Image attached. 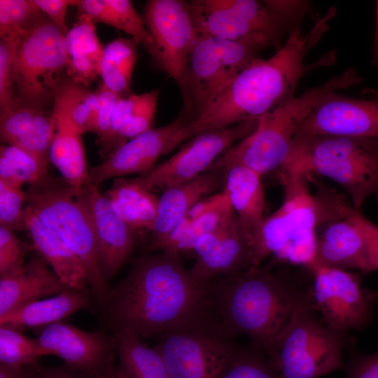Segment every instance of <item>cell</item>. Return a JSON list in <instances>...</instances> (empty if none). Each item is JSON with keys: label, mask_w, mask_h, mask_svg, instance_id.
<instances>
[{"label": "cell", "mask_w": 378, "mask_h": 378, "mask_svg": "<svg viewBox=\"0 0 378 378\" xmlns=\"http://www.w3.org/2000/svg\"><path fill=\"white\" fill-rule=\"evenodd\" d=\"M98 310L108 332L127 330L141 339L181 328L216 329L209 281H195L181 253L172 251L136 258Z\"/></svg>", "instance_id": "6da1fadb"}, {"label": "cell", "mask_w": 378, "mask_h": 378, "mask_svg": "<svg viewBox=\"0 0 378 378\" xmlns=\"http://www.w3.org/2000/svg\"><path fill=\"white\" fill-rule=\"evenodd\" d=\"M330 8L307 33L300 30L302 19L294 25L285 43L268 59L258 57L243 69L223 94L197 119L188 122L192 138L204 131L223 129L235 124L258 120L293 98L299 80L309 71L328 66L335 59L325 55L312 64L304 60L328 29L335 16Z\"/></svg>", "instance_id": "7a4b0ae2"}, {"label": "cell", "mask_w": 378, "mask_h": 378, "mask_svg": "<svg viewBox=\"0 0 378 378\" xmlns=\"http://www.w3.org/2000/svg\"><path fill=\"white\" fill-rule=\"evenodd\" d=\"M216 328L235 337L246 335L265 352L309 295L267 266H253L209 281Z\"/></svg>", "instance_id": "3957f363"}, {"label": "cell", "mask_w": 378, "mask_h": 378, "mask_svg": "<svg viewBox=\"0 0 378 378\" xmlns=\"http://www.w3.org/2000/svg\"><path fill=\"white\" fill-rule=\"evenodd\" d=\"M351 69H346L322 85L293 97L258 120L251 134L223 153L211 168L225 171L237 165L260 176L280 169L290 152L296 132L316 106L327 95L356 85Z\"/></svg>", "instance_id": "277c9868"}, {"label": "cell", "mask_w": 378, "mask_h": 378, "mask_svg": "<svg viewBox=\"0 0 378 378\" xmlns=\"http://www.w3.org/2000/svg\"><path fill=\"white\" fill-rule=\"evenodd\" d=\"M281 171L331 178L360 210L364 201H378V139L337 135L295 138Z\"/></svg>", "instance_id": "5b68a950"}, {"label": "cell", "mask_w": 378, "mask_h": 378, "mask_svg": "<svg viewBox=\"0 0 378 378\" xmlns=\"http://www.w3.org/2000/svg\"><path fill=\"white\" fill-rule=\"evenodd\" d=\"M284 199L281 206L265 217L253 244V266L261 265L290 242L316 233L325 223L347 216L354 209L344 196L325 186L312 195L308 175L281 171Z\"/></svg>", "instance_id": "8992f818"}, {"label": "cell", "mask_w": 378, "mask_h": 378, "mask_svg": "<svg viewBox=\"0 0 378 378\" xmlns=\"http://www.w3.org/2000/svg\"><path fill=\"white\" fill-rule=\"evenodd\" d=\"M26 206L48 227L56 232L83 264L90 290L97 309L111 286L102 276L98 260L93 221L83 187L74 188L50 175L29 186Z\"/></svg>", "instance_id": "52a82bcc"}, {"label": "cell", "mask_w": 378, "mask_h": 378, "mask_svg": "<svg viewBox=\"0 0 378 378\" xmlns=\"http://www.w3.org/2000/svg\"><path fill=\"white\" fill-rule=\"evenodd\" d=\"M270 46V40L262 33L236 40L200 35L190 54L184 85L180 90L184 108L181 115L188 122L197 119L237 74Z\"/></svg>", "instance_id": "ba28073f"}, {"label": "cell", "mask_w": 378, "mask_h": 378, "mask_svg": "<svg viewBox=\"0 0 378 378\" xmlns=\"http://www.w3.org/2000/svg\"><path fill=\"white\" fill-rule=\"evenodd\" d=\"M309 295L264 352L281 378H319L345 368V332L314 314Z\"/></svg>", "instance_id": "9c48e42d"}, {"label": "cell", "mask_w": 378, "mask_h": 378, "mask_svg": "<svg viewBox=\"0 0 378 378\" xmlns=\"http://www.w3.org/2000/svg\"><path fill=\"white\" fill-rule=\"evenodd\" d=\"M64 35L46 16L20 37L15 62V87L19 106L44 109L66 70Z\"/></svg>", "instance_id": "30bf717a"}, {"label": "cell", "mask_w": 378, "mask_h": 378, "mask_svg": "<svg viewBox=\"0 0 378 378\" xmlns=\"http://www.w3.org/2000/svg\"><path fill=\"white\" fill-rule=\"evenodd\" d=\"M155 347L170 378H220L240 348L234 337L206 327L165 332Z\"/></svg>", "instance_id": "8fae6325"}, {"label": "cell", "mask_w": 378, "mask_h": 378, "mask_svg": "<svg viewBox=\"0 0 378 378\" xmlns=\"http://www.w3.org/2000/svg\"><path fill=\"white\" fill-rule=\"evenodd\" d=\"M142 18L153 38L147 52L181 90L190 54L200 36L194 24L189 2L149 0L144 6Z\"/></svg>", "instance_id": "7c38bea8"}, {"label": "cell", "mask_w": 378, "mask_h": 378, "mask_svg": "<svg viewBox=\"0 0 378 378\" xmlns=\"http://www.w3.org/2000/svg\"><path fill=\"white\" fill-rule=\"evenodd\" d=\"M189 4L200 35L236 40L262 33L277 50L289 26L262 1L192 0Z\"/></svg>", "instance_id": "4fadbf2b"}, {"label": "cell", "mask_w": 378, "mask_h": 378, "mask_svg": "<svg viewBox=\"0 0 378 378\" xmlns=\"http://www.w3.org/2000/svg\"><path fill=\"white\" fill-rule=\"evenodd\" d=\"M307 269L314 276L311 304L325 323L345 332L367 323L376 294L362 287L358 274L316 264Z\"/></svg>", "instance_id": "5bb4252c"}, {"label": "cell", "mask_w": 378, "mask_h": 378, "mask_svg": "<svg viewBox=\"0 0 378 378\" xmlns=\"http://www.w3.org/2000/svg\"><path fill=\"white\" fill-rule=\"evenodd\" d=\"M258 120L199 133L169 159L134 179L152 191L191 181L209 170L227 149L254 132Z\"/></svg>", "instance_id": "9a60e30c"}, {"label": "cell", "mask_w": 378, "mask_h": 378, "mask_svg": "<svg viewBox=\"0 0 378 378\" xmlns=\"http://www.w3.org/2000/svg\"><path fill=\"white\" fill-rule=\"evenodd\" d=\"M36 339L43 356H58L88 378H112L117 358L113 333L85 331L60 321L41 328Z\"/></svg>", "instance_id": "2e32d148"}, {"label": "cell", "mask_w": 378, "mask_h": 378, "mask_svg": "<svg viewBox=\"0 0 378 378\" xmlns=\"http://www.w3.org/2000/svg\"><path fill=\"white\" fill-rule=\"evenodd\" d=\"M187 122L181 114L164 126L153 128L130 139L90 169V183L99 187L110 178L150 172L161 156L187 141L184 132Z\"/></svg>", "instance_id": "e0dca14e"}, {"label": "cell", "mask_w": 378, "mask_h": 378, "mask_svg": "<svg viewBox=\"0 0 378 378\" xmlns=\"http://www.w3.org/2000/svg\"><path fill=\"white\" fill-rule=\"evenodd\" d=\"M372 94V99L349 97L339 92L329 94L302 122L295 138L337 135L378 139V92Z\"/></svg>", "instance_id": "ac0fdd59"}, {"label": "cell", "mask_w": 378, "mask_h": 378, "mask_svg": "<svg viewBox=\"0 0 378 378\" xmlns=\"http://www.w3.org/2000/svg\"><path fill=\"white\" fill-rule=\"evenodd\" d=\"M372 224L354 208L347 216L321 225L312 264L368 273Z\"/></svg>", "instance_id": "d6986e66"}, {"label": "cell", "mask_w": 378, "mask_h": 378, "mask_svg": "<svg viewBox=\"0 0 378 378\" xmlns=\"http://www.w3.org/2000/svg\"><path fill=\"white\" fill-rule=\"evenodd\" d=\"M196 259L189 272L200 283L253 266L251 239L242 230L236 214L196 241Z\"/></svg>", "instance_id": "ffe728a7"}, {"label": "cell", "mask_w": 378, "mask_h": 378, "mask_svg": "<svg viewBox=\"0 0 378 378\" xmlns=\"http://www.w3.org/2000/svg\"><path fill=\"white\" fill-rule=\"evenodd\" d=\"M83 190L93 221L100 270L108 284L129 258L136 234L99 187L89 183Z\"/></svg>", "instance_id": "44dd1931"}, {"label": "cell", "mask_w": 378, "mask_h": 378, "mask_svg": "<svg viewBox=\"0 0 378 378\" xmlns=\"http://www.w3.org/2000/svg\"><path fill=\"white\" fill-rule=\"evenodd\" d=\"M225 172L210 168L186 183L163 189L159 197L153 230L150 248L160 250L176 227L200 200L211 195L224 185Z\"/></svg>", "instance_id": "7402d4cb"}, {"label": "cell", "mask_w": 378, "mask_h": 378, "mask_svg": "<svg viewBox=\"0 0 378 378\" xmlns=\"http://www.w3.org/2000/svg\"><path fill=\"white\" fill-rule=\"evenodd\" d=\"M48 265L40 255H34L22 267L0 276V316L71 289Z\"/></svg>", "instance_id": "603a6c76"}, {"label": "cell", "mask_w": 378, "mask_h": 378, "mask_svg": "<svg viewBox=\"0 0 378 378\" xmlns=\"http://www.w3.org/2000/svg\"><path fill=\"white\" fill-rule=\"evenodd\" d=\"M25 211V230L38 255L68 287L87 289L90 286L89 276L79 258L56 232L46 226L27 206Z\"/></svg>", "instance_id": "cb8c5ba5"}, {"label": "cell", "mask_w": 378, "mask_h": 378, "mask_svg": "<svg viewBox=\"0 0 378 378\" xmlns=\"http://www.w3.org/2000/svg\"><path fill=\"white\" fill-rule=\"evenodd\" d=\"M92 296L88 289H69L56 295L29 303L5 316L0 326L23 332L43 328L62 320L82 309L92 307Z\"/></svg>", "instance_id": "d4e9b609"}, {"label": "cell", "mask_w": 378, "mask_h": 378, "mask_svg": "<svg viewBox=\"0 0 378 378\" xmlns=\"http://www.w3.org/2000/svg\"><path fill=\"white\" fill-rule=\"evenodd\" d=\"M225 172L223 190L237 217L242 230L251 239L264 219L265 192L261 176L246 167L237 165Z\"/></svg>", "instance_id": "484cf974"}, {"label": "cell", "mask_w": 378, "mask_h": 378, "mask_svg": "<svg viewBox=\"0 0 378 378\" xmlns=\"http://www.w3.org/2000/svg\"><path fill=\"white\" fill-rule=\"evenodd\" d=\"M94 24L89 16L80 13L77 22L64 36L66 76L85 87L100 76L104 54Z\"/></svg>", "instance_id": "4316f807"}, {"label": "cell", "mask_w": 378, "mask_h": 378, "mask_svg": "<svg viewBox=\"0 0 378 378\" xmlns=\"http://www.w3.org/2000/svg\"><path fill=\"white\" fill-rule=\"evenodd\" d=\"M115 209L136 234L150 233L159 197L134 178H117L106 192Z\"/></svg>", "instance_id": "83f0119b"}, {"label": "cell", "mask_w": 378, "mask_h": 378, "mask_svg": "<svg viewBox=\"0 0 378 378\" xmlns=\"http://www.w3.org/2000/svg\"><path fill=\"white\" fill-rule=\"evenodd\" d=\"M115 341V365L112 378H170L155 346L127 330L112 332Z\"/></svg>", "instance_id": "f1b7e54d"}, {"label": "cell", "mask_w": 378, "mask_h": 378, "mask_svg": "<svg viewBox=\"0 0 378 378\" xmlns=\"http://www.w3.org/2000/svg\"><path fill=\"white\" fill-rule=\"evenodd\" d=\"M135 38L118 37L104 47L100 76L102 83L122 98L133 93L132 76L138 58V45Z\"/></svg>", "instance_id": "f546056e"}, {"label": "cell", "mask_w": 378, "mask_h": 378, "mask_svg": "<svg viewBox=\"0 0 378 378\" xmlns=\"http://www.w3.org/2000/svg\"><path fill=\"white\" fill-rule=\"evenodd\" d=\"M89 90L67 76L59 84L53 98L52 114L56 131L83 135L90 132L86 97Z\"/></svg>", "instance_id": "4dcf8cb0"}, {"label": "cell", "mask_w": 378, "mask_h": 378, "mask_svg": "<svg viewBox=\"0 0 378 378\" xmlns=\"http://www.w3.org/2000/svg\"><path fill=\"white\" fill-rule=\"evenodd\" d=\"M50 160L70 186L81 188L90 183L82 135L56 131L50 146Z\"/></svg>", "instance_id": "1f68e13d"}, {"label": "cell", "mask_w": 378, "mask_h": 378, "mask_svg": "<svg viewBox=\"0 0 378 378\" xmlns=\"http://www.w3.org/2000/svg\"><path fill=\"white\" fill-rule=\"evenodd\" d=\"M48 170L43 168L31 155L11 145L0 147V179L22 186L34 185L48 176Z\"/></svg>", "instance_id": "d6a6232c"}, {"label": "cell", "mask_w": 378, "mask_h": 378, "mask_svg": "<svg viewBox=\"0 0 378 378\" xmlns=\"http://www.w3.org/2000/svg\"><path fill=\"white\" fill-rule=\"evenodd\" d=\"M43 356L36 338L23 332L0 326V365L10 368H25L37 365Z\"/></svg>", "instance_id": "836d02e7"}, {"label": "cell", "mask_w": 378, "mask_h": 378, "mask_svg": "<svg viewBox=\"0 0 378 378\" xmlns=\"http://www.w3.org/2000/svg\"><path fill=\"white\" fill-rule=\"evenodd\" d=\"M55 132L52 112L41 110L29 130L13 146L25 151L43 168L48 170L50 150Z\"/></svg>", "instance_id": "e575fe53"}, {"label": "cell", "mask_w": 378, "mask_h": 378, "mask_svg": "<svg viewBox=\"0 0 378 378\" xmlns=\"http://www.w3.org/2000/svg\"><path fill=\"white\" fill-rule=\"evenodd\" d=\"M46 17L34 0H0V36H22Z\"/></svg>", "instance_id": "d590c367"}, {"label": "cell", "mask_w": 378, "mask_h": 378, "mask_svg": "<svg viewBox=\"0 0 378 378\" xmlns=\"http://www.w3.org/2000/svg\"><path fill=\"white\" fill-rule=\"evenodd\" d=\"M240 347L220 378H281L265 353Z\"/></svg>", "instance_id": "8d00e7d4"}, {"label": "cell", "mask_w": 378, "mask_h": 378, "mask_svg": "<svg viewBox=\"0 0 378 378\" xmlns=\"http://www.w3.org/2000/svg\"><path fill=\"white\" fill-rule=\"evenodd\" d=\"M20 37L0 36V114L18 106L15 87V53Z\"/></svg>", "instance_id": "74e56055"}, {"label": "cell", "mask_w": 378, "mask_h": 378, "mask_svg": "<svg viewBox=\"0 0 378 378\" xmlns=\"http://www.w3.org/2000/svg\"><path fill=\"white\" fill-rule=\"evenodd\" d=\"M160 92V88H157L137 94L132 112L118 132V148L128 139L153 129Z\"/></svg>", "instance_id": "f35d334b"}, {"label": "cell", "mask_w": 378, "mask_h": 378, "mask_svg": "<svg viewBox=\"0 0 378 378\" xmlns=\"http://www.w3.org/2000/svg\"><path fill=\"white\" fill-rule=\"evenodd\" d=\"M27 195L22 186L0 179V226L25 230Z\"/></svg>", "instance_id": "ab89813d"}, {"label": "cell", "mask_w": 378, "mask_h": 378, "mask_svg": "<svg viewBox=\"0 0 378 378\" xmlns=\"http://www.w3.org/2000/svg\"><path fill=\"white\" fill-rule=\"evenodd\" d=\"M113 9L118 22V29L130 35L143 44L147 50L153 44V38L143 18L136 13L129 0H106Z\"/></svg>", "instance_id": "60d3db41"}, {"label": "cell", "mask_w": 378, "mask_h": 378, "mask_svg": "<svg viewBox=\"0 0 378 378\" xmlns=\"http://www.w3.org/2000/svg\"><path fill=\"white\" fill-rule=\"evenodd\" d=\"M27 106L0 114V138L4 145H14L31 127L40 111Z\"/></svg>", "instance_id": "b9f144b4"}, {"label": "cell", "mask_w": 378, "mask_h": 378, "mask_svg": "<svg viewBox=\"0 0 378 378\" xmlns=\"http://www.w3.org/2000/svg\"><path fill=\"white\" fill-rule=\"evenodd\" d=\"M27 252L15 231L0 226V276L22 267Z\"/></svg>", "instance_id": "7bdbcfd3"}, {"label": "cell", "mask_w": 378, "mask_h": 378, "mask_svg": "<svg viewBox=\"0 0 378 378\" xmlns=\"http://www.w3.org/2000/svg\"><path fill=\"white\" fill-rule=\"evenodd\" d=\"M137 94L121 98L118 102L110 121L109 129L104 141L98 146L102 161L105 160L118 148V132L120 127L130 115Z\"/></svg>", "instance_id": "ee69618b"}, {"label": "cell", "mask_w": 378, "mask_h": 378, "mask_svg": "<svg viewBox=\"0 0 378 378\" xmlns=\"http://www.w3.org/2000/svg\"><path fill=\"white\" fill-rule=\"evenodd\" d=\"M99 94V110L95 134L96 144H101L108 133L113 110L120 97L109 90L102 82L97 88Z\"/></svg>", "instance_id": "f6af8a7d"}, {"label": "cell", "mask_w": 378, "mask_h": 378, "mask_svg": "<svg viewBox=\"0 0 378 378\" xmlns=\"http://www.w3.org/2000/svg\"><path fill=\"white\" fill-rule=\"evenodd\" d=\"M35 4L48 19L65 35L66 14L69 6H76L78 0H34Z\"/></svg>", "instance_id": "bcb514c9"}, {"label": "cell", "mask_w": 378, "mask_h": 378, "mask_svg": "<svg viewBox=\"0 0 378 378\" xmlns=\"http://www.w3.org/2000/svg\"><path fill=\"white\" fill-rule=\"evenodd\" d=\"M347 378H378V351L368 356H351L347 368Z\"/></svg>", "instance_id": "7dc6e473"}, {"label": "cell", "mask_w": 378, "mask_h": 378, "mask_svg": "<svg viewBox=\"0 0 378 378\" xmlns=\"http://www.w3.org/2000/svg\"><path fill=\"white\" fill-rule=\"evenodd\" d=\"M33 378H88L83 374L66 365L51 368H41L37 365L34 370Z\"/></svg>", "instance_id": "c3c4849f"}, {"label": "cell", "mask_w": 378, "mask_h": 378, "mask_svg": "<svg viewBox=\"0 0 378 378\" xmlns=\"http://www.w3.org/2000/svg\"><path fill=\"white\" fill-rule=\"evenodd\" d=\"M37 365L25 368H10L0 365V378H33L34 370Z\"/></svg>", "instance_id": "681fc988"}, {"label": "cell", "mask_w": 378, "mask_h": 378, "mask_svg": "<svg viewBox=\"0 0 378 378\" xmlns=\"http://www.w3.org/2000/svg\"><path fill=\"white\" fill-rule=\"evenodd\" d=\"M376 270H378V225L372 223L368 273Z\"/></svg>", "instance_id": "f907efd6"}, {"label": "cell", "mask_w": 378, "mask_h": 378, "mask_svg": "<svg viewBox=\"0 0 378 378\" xmlns=\"http://www.w3.org/2000/svg\"><path fill=\"white\" fill-rule=\"evenodd\" d=\"M375 5V28L372 45V64L378 70V1H376Z\"/></svg>", "instance_id": "816d5d0a"}]
</instances>
